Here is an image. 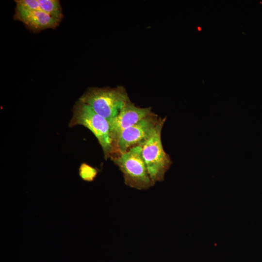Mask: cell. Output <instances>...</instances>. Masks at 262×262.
Segmentation results:
<instances>
[{"label":"cell","mask_w":262,"mask_h":262,"mask_svg":"<svg viewBox=\"0 0 262 262\" xmlns=\"http://www.w3.org/2000/svg\"><path fill=\"white\" fill-rule=\"evenodd\" d=\"M79 100L87 104L108 122L116 117L121 109L131 101L122 86L115 88L90 87Z\"/></svg>","instance_id":"1"},{"label":"cell","mask_w":262,"mask_h":262,"mask_svg":"<svg viewBox=\"0 0 262 262\" xmlns=\"http://www.w3.org/2000/svg\"><path fill=\"white\" fill-rule=\"evenodd\" d=\"M82 125L89 129L98 139L107 159L114 155L108 120L95 112L87 104L78 100L73 108V115L69 126Z\"/></svg>","instance_id":"2"},{"label":"cell","mask_w":262,"mask_h":262,"mask_svg":"<svg viewBox=\"0 0 262 262\" xmlns=\"http://www.w3.org/2000/svg\"><path fill=\"white\" fill-rule=\"evenodd\" d=\"M166 118H160L150 137L140 146L142 156L152 181L155 183L164 180L172 161L164 150L161 134Z\"/></svg>","instance_id":"3"},{"label":"cell","mask_w":262,"mask_h":262,"mask_svg":"<svg viewBox=\"0 0 262 262\" xmlns=\"http://www.w3.org/2000/svg\"><path fill=\"white\" fill-rule=\"evenodd\" d=\"M112 159L122 172L127 186L141 190L154 185L143 159L140 145L114 156Z\"/></svg>","instance_id":"4"},{"label":"cell","mask_w":262,"mask_h":262,"mask_svg":"<svg viewBox=\"0 0 262 262\" xmlns=\"http://www.w3.org/2000/svg\"><path fill=\"white\" fill-rule=\"evenodd\" d=\"M160 118L154 113L125 130L119 138L115 156L122 154L131 148L143 144L151 135Z\"/></svg>","instance_id":"5"},{"label":"cell","mask_w":262,"mask_h":262,"mask_svg":"<svg viewBox=\"0 0 262 262\" xmlns=\"http://www.w3.org/2000/svg\"><path fill=\"white\" fill-rule=\"evenodd\" d=\"M154 114L151 107L140 108L130 101L121 109L116 117L109 122L114 156L115 155L117 144L121 133L141 119Z\"/></svg>","instance_id":"6"},{"label":"cell","mask_w":262,"mask_h":262,"mask_svg":"<svg viewBox=\"0 0 262 262\" xmlns=\"http://www.w3.org/2000/svg\"><path fill=\"white\" fill-rule=\"evenodd\" d=\"M14 19L23 22L33 33L47 29H54L60 22L41 10L21 11L16 10Z\"/></svg>","instance_id":"7"},{"label":"cell","mask_w":262,"mask_h":262,"mask_svg":"<svg viewBox=\"0 0 262 262\" xmlns=\"http://www.w3.org/2000/svg\"><path fill=\"white\" fill-rule=\"evenodd\" d=\"M40 10L61 22L64 17L60 2L58 0H38Z\"/></svg>","instance_id":"8"},{"label":"cell","mask_w":262,"mask_h":262,"mask_svg":"<svg viewBox=\"0 0 262 262\" xmlns=\"http://www.w3.org/2000/svg\"><path fill=\"white\" fill-rule=\"evenodd\" d=\"M98 169L85 163H82L79 168V175L84 181L92 182L96 178Z\"/></svg>","instance_id":"9"},{"label":"cell","mask_w":262,"mask_h":262,"mask_svg":"<svg viewBox=\"0 0 262 262\" xmlns=\"http://www.w3.org/2000/svg\"><path fill=\"white\" fill-rule=\"evenodd\" d=\"M16 10L21 11L40 10L38 0H16Z\"/></svg>","instance_id":"10"}]
</instances>
